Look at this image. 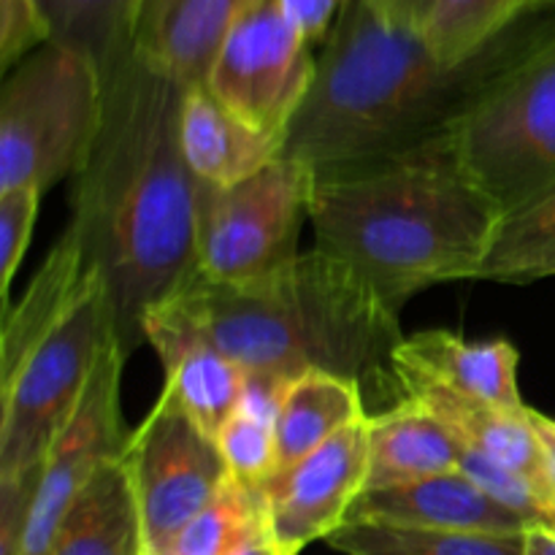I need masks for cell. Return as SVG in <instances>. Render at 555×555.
<instances>
[{"instance_id": "16", "label": "cell", "mask_w": 555, "mask_h": 555, "mask_svg": "<svg viewBox=\"0 0 555 555\" xmlns=\"http://www.w3.org/2000/svg\"><path fill=\"white\" fill-rule=\"evenodd\" d=\"M401 399L417 401L431 415H437L459 439L461 448L488 455L496 464L507 466L509 472L529 480L545 504L551 526H555V496L540 439L531 426V406L513 410V406L486 404V401L466 399V396L423 383L401 385Z\"/></svg>"}, {"instance_id": "10", "label": "cell", "mask_w": 555, "mask_h": 555, "mask_svg": "<svg viewBox=\"0 0 555 555\" xmlns=\"http://www.w3.org/2000/svg\"><path fill=\"white\" fill-rule=\"evenodd\" d=\"M119 461L139 502L150 555L166 553L173 537L231 482L217 439L166 388L128 434Z\"/></svg>"}, {"instance_id": "11", "label": "cell", "mask_w": 555, "mask_h": 555, "mask_svg": "<svg viewBox=\"0 0 555 555\" xmlns=\"http://www.w3.org/2000/svg\"><path fill=\"white\" fill-rule=\"evenodd\" d=\"M125 363L128 358L122 356L117 341L108 339L74 417L43 459L41 482L20 555H52L60 526L79 493L90 486L101 466L122 453L128 442L122 404H119Z\"/></svg>"}, {"instance_id": "15", "label": "cell", "mask_w": 555, "mask_h": 555, "mask_svg": "<svg viewBox=\"0 0 555 555\" xmlns=\"http://www.w3.org/2000/svg\"><path fill=\"white\" fill-rule=\"evenodd\" d=\"M393 372L399 388L423 383L486 404L526 406L518 388V350L507 339L472 341L453 331H421L396 347Z\"/></svg>"}, {"instance_id": "6", "label": "cell", "mask_w": 555, "mask_h": 555, "mask_svg": "<svg viewBox=\"0 0 555 555\" xmlns=\"http://www.w3.org/2000/svg\"><path fill=\"white\" fill-rule=\"evenodd\" d=\"M502 215L555 184V22L455 128Z\"/></svg>"}, {"instance_id": "30", "label": "cell", "mask_w": 555, "mask_h": 555, "mask_svg": "<svg viewBox=\"0 0 555 555\" xmlns=\"http://www.w3.org/2000/svg\"><path fill=\"white\" fill-rule=\"evenodd\" d=\"M52 41L38 0H0V68H11Z\"/></svg>"}, {"instance_id": "14", "label": "cell", "mask_w": 555, "mask_h": 555, "mask_svg": "<svg viewBox=\"0 0 555 555\" xmlns=\"http://www.w3.org/2000/svg\"><path fill=\"white\" fill-rule=\"evenodd\" d=\"M347 524H383L423 531H477V534H526L534 526L488 496L461 472L369 488L352 504Z\"/></svg>"}, {"instance_id": "25", "label": "cell", "mask_w": 555, "mask_h": 555, "mask_svg": "<svg viewBox=\"0 0 555 555\" xmlns=\"http://www.w3.org/2000/svg\"><path fill=\"white\" fill-rule=\"evenodd\" d=\"M325 542L345 555H526V534L423 531L383 524H345Z\"/></svg>"}, {"instance_id": "34", "label": "cell", "mask_w": 555, "mask_h": 555, "mask_svg": "<svg viewBox=\"0 0 555 555\" xmlns=\"http://www.w3.org/2000/svg\"><path fill=\"white\" fill-rule=\"evenodd\" d=\"M372 3L390 22L412 27V30H423L434 9V0H372Z\"/></svg>"}, {"instance_id": "27", "label": "cell", "mask_w": 555, "mask_h": 555, "mask_svg": "<svg viewBox=\"0 0 555 555\" xmlns=\"http://www.w3.org/2000/svg\"><path fill=\"white\" fill-rule=\"evenodd\" d=\"M269 531L266 493L231 480L177 537L163 555H231Z\"/></svg>"}, {"instance_id": "24", "label": "cell", "mask_w": 555, "mask_h": 555, "mask_svg": "<svg viewBox=\"0 0 555 555\" xmlns=\"http://www.w3.org/2000/svg\"><path fill=\"white\" fill-rule=\"evenodd\" d=\"M555 276V184L524 209L502 217L477 282L529 285Z\"/></svg>"}, {"instance_id": "36", "label": "cell", "mask_w": 555, "mask_h": 555, "mask_svg": "<svg viewBox=\"0 0 555 555\" xmlns=\"http://www.w3.org/2000/svg\"><path fill=\"white\" fill-rule=\"evenodd\" d=\"M526 555H555V526H534L526 531Z\"/></svg>"}, {"instance_id": "35", "label": "cell", "mask_w": 555, "mask_h": 555, "mask_svg": "<svg viewBox=\"0 0 555 555\" xmlns=\"http://www.w3.org/2000/svg\"><path fill=\"white\" fill-rule=\"evenodd\" d=\"M531 426H534L537 439H540L542 455H545V464H547V477H551L553 496H555V421L553 417L542 415V412L531 410Z\"/></svg>"}, {"instance_id": "18", "label": "cell", "mask_w": 555, "mask_h": 555, "mask_svg": "<svg viewBox=\"0 0 555 555\" xmlns=\"http://www.w3.org/2000/svg\"><path fill=\"white\" fill-rule=\"evenodd\" d=\"M92 282H95V274L87 269L79 236L68 225L49 249L47 260L30 280L22 301L3 314L0 388L9 385L22 363L65 323Z\"/></svg>"}, {"instance_id": "37", "label": "cell", "mask_w": 555, "mask_h": 555, "mask_svg": "<svg viewBox=\"0 0 555 555\" xmlns=\"http://www.w3.org/2000/svg\"><path fill=\"white\" fill-rule=\"evenodd\" d=\"M231 555H282L280 551H276L274 540H271L269 531H263V534L253 537L249 542H244L238 551H233Z\"/></svg>"}, {"instance_id": "8", "label": "cell", "mask_w": 555, "mask_h": 555, "mask_svg": "<svg viewBox=\"0 0 555 555\" xmlns=\"http://www.w3.org/2000/svg\"><path fill=\"white\" fill-rule=\"evenodd\" d=\"M204 184V182H201ZM312 168L280 157L231 188H201L198 271L215 282H247L296 260L309 220Z\"/></svg>"}, {"instance_id": "26", "label": "cell", "mask_w": 555, "mask_h": 555, "mask_svg": "<svg viewBox=\"0 0 555 555\" xmlns=\"http://www.w3.org/2000/svg\"><path fill=\"white\" fill-rule=\"evenodd\" d=\"M551 9L547 0H434L423 36L448 63H461L534 11Z\"/></svg>"}, {"instance_id": "9", "label": "cell", "mask_w": 555, "mask_h": 555, "mask_svg": "<svg viewBox=\"0 0 555 555\" xmlns=\"http://www.w3.org/2000/svg\"><path fill=\"white\" fill-rule=\"evenodd\" d=\"M314 76L312 43L282 0H247L222 38L206 87L238 119L285 144Z\"/></svg>"}, {"instance_id": "5", "label": "cell", "mask_w": 555, "mask_h": 555, "mask_svg": "<svg viewBox=\"0 0 555 555\" xmlns=\"http://www.w3.org/2000/svg\"><path fill=\"white\" fill-rule=\"evenodd\" d=\"M103 119V79L74 49L47 43L5 74L0 92V193L76 177Z\"/></svg>"}, {"instance_id": "29", "label": "cell", "mask_w": 555, "mask_h": 555, "mask_svg": "<svg viewBox=\"0 0 555 555\" xmlns=\"http://www.w3.org/2000/svg\"><path fill=\"white\" fill-rule=\"evenodd\" d=\"M41 198V190L33 188L0 193V307H3V314L11 309V282L30 244Z\"/></svg>"}, {"instance_id": "19", "label": "cell", "mask_w": 555, "mask_h": 555, "mask_svg": "<svg viewBox=\"0 0 555 555\" xmlns=\"http://www.w3.org/2000/svg\"><path fill=\"white\" fill-rule=\"evenodd\" d=\"M182 152L198 182L231 188L285 157V144L238 119L201 85L184 92Z\"/></svg>"}, {"instance_id": "12", "label": "cell", "mask_w": 555, "mask_h": 555, "mask_svg": "<svg viewBox=\"0 0 555 555\" xmlns=\"http://www.w3.org/2000/svg\"><path fill=\"white\" fill-rule=\"evenodd\" d=\"M369 480V417L280 472L266 486L269 534L282 555H298L347 524Z\"/></svg>"}, {"instance_id": "13", "label": "cell", "mask_w": 555, "mask_h": 555, "mask_svg": "<svg viewBox=\"0 0 555 555\" xmlns=\"http://www.w3.org/2000/svg\"><path fill=\"white\" fill-rule=\"evenodd\" d=\"M144 345L160 358L166 385L190 417L217 439L236 415L244 388V369L233 363L193 320L160 301L144 318Z\"/></svg>"}, {"instance_id": "31", "label": "cell", "mask_w": 555, "mask_h": 555, "mask_svg": "<svg viewBox=\"0 0 555 555\" xmlns=\"http://www.w3.org/2000/svg\"><path fill=\"white\" fill-rule=\"evenodd\" d=\"M41 466L25 475L0 477V555H20L41 482Z\"/></svg>"}, {"instance_id": "3", "label": "cell", "mask_w": 555, "mask_h": 555, "mask_svg": "<svg viewBox=\"0 0 555 555\" xmlns=\"http://www.w3.org/2000/svg\"><path fill=\"white\" fill-rule=\"evenodd\" d=\"M502 217L455 130L312 168L314 247L350 266L396 312L428 287L475 280Z\"/></svg>"}, {"instance_id": "1", "label": "cell", "mask_w": 555, "mask_h": 555, "mask_svg": "<svg viewBox=\"0 0 555 555\" xmlns=\"http://www.w3.org/2000/svg\"><path fill=\"white\" fill-rule=\"evenodd\" d=\"M184 87L133 49L103 79V119L74 177L68 225L106 296L125 358L144 345V318L198 266L201 188L182 152Z\"/></svg>"}, {"instance_id": "17", "label": "cell", "mask_w": 555, "mask_h": 555, "mask_svg": "<svg viewBox=\"0 0 555 555\" xmlns=\"http://www.w3.org/2000/svg\"><path fill=\"white\" fill-rule=\"evenodd\" d=\"M247 0H144L135 25V52L190 87L206 85L211 63Z\"/></svg>"}, {"instance_id": "38", "label": "cell", "mask_w": 555, "mask_h": 555, "mask_svg": "<svg viewBox=\"0 0 555 555\" xmlns=\"http://www.w3.org/2000/svg\"><path fill=\"white\" fill-rule=\"evenodd\" d=\"M547 3H551V9H555V0H547Z\"/></svg>"}, {"instance_id": "7", "label": "cell", "mask_w": 555, "mask_h": 555, "mask_svg": "<svg viewBox=\"0 0 555 555\" xmlns=\"http://www.w3.org/2000/svg\"><path fill=\"white\" fill-rule=\"evenodd\" d=\"M108 339H114L112 323L95 274L79 307L0 388V477L25 475L43 464L74 417Z\"/></svg>"}, {"instance_id": "20", "label": "cell", "mask_w": 555, "mask_h": 555, "mask_svg": "<svg viewBox=\"0 0 555 555\" xmlns=\"http://www.w3.org/2000/svg\"><path fill=\"white\" fill-rule=\"evenodd\" d=\"M461 472L459 439L412 399L369 415V488L401 486Z\"/></svg>"}, {"instance_id": "23", "label": "cell", "mask_w": 555, "mask_h": 555, "mask_svg": "<svg viewBox=\"0 0 555 555\" xmlns=\"http://www.w3.org/2000/svg\"><path fill=\"white\" fill-rule=\"evenodd\" d=\"M57 47L90 60L108 79L133 54L144 0H38Z\"/></svg>"}, {"instance_id": "32", "label": "cell", "mask_w": 555, "mask_h": 555, "mask_svg": "<svg viewBox=\"0 0 555 555\" xmlns=\"http://www.w3.org/2000/svg\"><path fill=\"white\" fill-rule=\"evenodd\" d=\"M291 383L293 379L280 377V374L244 372V388L242 396H238L236 412L249 417V421L274 428L276 415H280V406L285 401Z\"/></svg>"}, {"instance_id": "2", "label": "cell", "mask_w": 555, "mask_h": 555, "mask_svg": "<svg viewBox=\"0 0 555 555\" xmlns=\"http://www.w3.org/2000/svg\"><path fill=\"white\" fill-rule=\"evenodd\" d=\"M553 22L555 9L534 11L472 57L448 63L423 30L396 25L372 0H347L287 133L285 157L325 168L450 133Z\"/></svg>"}, {"instance_id": "4", "label": "cell", "mask_w": 555, "mask_h": 555, "mask_svg": "<svg viewBox=\"0 0 555 555\" xmlns=\"http://www.w3.org/2000/svg\"><path fill=\"white\" fill-rule=\"evenodd\" d=\"M244 372L298 379L328 372L377 383L401 399L393 352L404 334L356 271L312 247L282 269L247 282H215L198 266L166 296Z\"/></svg>"}, {"instance_id": "22", "label": "cell", "mask_w": 555, "mask_h": 555, "mask_svg": "<svg viewBox=\"0 0 555 555\" xmlns=\"http://www.w3.org/2000/svg\"><path fill=\"white\" fill-rule=\"evenodd\" d=\"M366 417L363 385L358 379L328 372H307L293 379L274 423L276 475Z\"/></svg>"}, {"instance_id": "33", "label": "cell", "mask_w": 555, "mask_h": 555, "mask_svg": "<svg viewBox=\"0 0 555 555\" xmlns=\"http://www.w3.org/2000/svg\"><path fill=\"white\" fill-rule=\"evenodd\" d=\"M282 5L309 43H325L347 0H282Z\"/></svg>"}, {"instance_id": "21", "label": "cell", "mask_w": 555, "mask_h": 555, "mask_svg": "<svg viewBox=\"0 0 555 555\" xmlns=\"http://www.w3.org/2000/svg\"><path fill=\"white\" fill-rule=\"evenodd\" d=\"M122 455V453H119ZM52 555H150L122 461L98 469L60 526Z\"/></svg>"}, {"instance_id": "28", "label": "cell", "mask_w": 555, "mask_h": 555, "mask_svg": "<svg viewBox=\"0 0 555 555\" xmlns=\"http://www.w3.org/2000/svg\"><path fill=\"white\" fill-rule=\"evenodd\" d=\"M231 480L244 488L263 491L276 475V439L274 428L255 423L244 415H233L217 434Z\"/></svg>"}]
</instances>
